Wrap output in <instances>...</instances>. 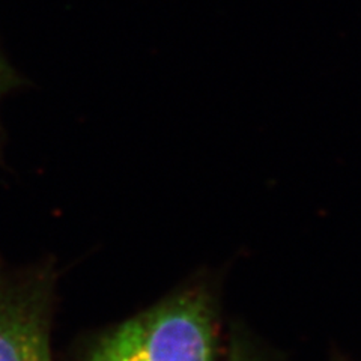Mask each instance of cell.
<instances>
[{
  "instance_id": "1",
  "label": "cell",
  "mask_w": 361,
  "mask_h": 361,
  "mask_svg": "<svg viewBox=\"0 0 361 361\" xmlns=\"http://www.w3.org/2000/svg\"><path fill=\"white\" fill-rule=\"evenodd\" d=\"M216 343L214 301L187 289L101 336L85 361H214Z\"/></svg>"
},
{
  "instance_id": "2",
  "label": "cell",
  "mask_w": 361,
  "mask_h": 361,
  "mask_svg": "<svg viewBox=\"0 0 361 361\" xmlns=\"http://www.w3.org/2000/svg\"><path fill=\"white\" fill-rule=\"evenodd\" d=\"M47 276L0 277V361H51Z\"/></svg>"
},
{
  "instance_id": "3",
  "label": "cell",
  "mask_w": 361,
  "mask_h": 361,
  "mask_svg": "<svg viewBox=\"0 0 361 361\" xmlns=\"http://www.w3.org/2000/svg\"><path fill=\"white\" fill-rule=\"evenodd\" d=\"M21 85H23V78L14 70L13 65L9 63L2 49H0V103H2V99L8 94L13 92V90L20 87ZM2 143H4V128H2V122H0V152H2Z\"/></svg>"
},
{
  "instance_id": "4",
  "label": "cell",
  "mask_w": 361,
  "mask_h": 361,
  "mask_svg": "<svg viewBox=\"0 0 361 361\" xmlns=\"http://www.w3.org/2000/svg\"><path fill=\"white\" fill-rule=\"evenodd\" d=\"M228 361H255L250 351L243 346V343H233Z\"/></svg>"
}]
</instances>
